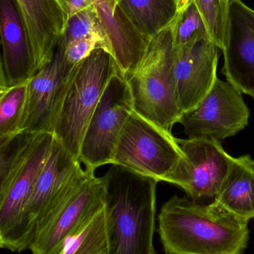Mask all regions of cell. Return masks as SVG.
Returning <instances> with one entry per match:
<instances>
[{
	"mask_svg": "<svg viewBox=\"0 0 254 254\" xmlns=\"http://www.w3.org/2000/svg\"><path fill=\"white\" fill-rule=\"evenodd\" d=\"M158 234L165 254H242L249 229L215 205L173 195L161 207Z\"/></svg>",
	"mask_w": 254,
	"mask_h": 254,
	"instance_id": "1",
	"label": "cell"
},
{
	"mask_svg": "<svg viewBox=\"0 0 254 254\" xmlns=\"http://www.w3.org/2000/svg\"><path fill=\"white\" fill-rule=\"evenodd\" d=\"M106 177L108 254H157L153 237L158 182L115 165Z\"/></svg>",
	"mask_w": 254,
	"mask_h": 254,
	"instance_id": "2",
	"label": "cell"
},
{
	"mask_svg": "<svg viewBox=\"0 0 254 254\" xmlns=\"http://www.w3.org/2000/svg\"><path fill=\"white\" fill-rule=\"evenodd\" d=\"M107 177L83 170L71 179L34 230L29 246L32 254H58L104 207Z\"/></svg>",
	"mask_w": 254,
	"mask_h": 254,
	"instance_id": "3",
	"label": "cell"
},
{
	"mask_svg": "<svg viewBox=\"0 0 254 254\" xmlns=\"http://www.w3.org/2000/svg\"><path fill=\"white\" fill-rule=\"evenodd\" d=\"M173 48L170 25L150 39L141 61L125 78L133 111L170 133L181 117L172 84Z\"/></svg>",
	"mask_w": 254,
	"mask_h": 254,
	"instance_id": "4",
	"label": "cell"
},
{
	"mask_svg": "<svg viewBox=\"0 0 254 254\" xmlns=\"http://www.w3.org/2000/svg\"><path fill=\"white\" fill-rule=\"evenodd\" d=\"M121 73L113 55L98 49L74 65L57 120L54 137L79 160L89 120L113 76Z\"/></svg>",
	"mask_w": 254,
	"mask_h": 254,
	"instance_id": "5",
	"label": "cell"
},
{
	"mask_svg": "<svg viewBox=\"0 0 254 254\" xmlns=\"http://www.w3.org/2000/svg\"><path fill=\"white\" fill-rule=\"evenodd\" d=\"M182 156L177 138L172 133L132 111L121 131L112 165L166 182Z\"/></svg>",
	"mask_w": 254,
	"mask_h": 254,
	"instance_id": "6",
	"label": "cell"
},
{
	"mask_svg": "<svg viewBox=\"0 0 254 254\" xmlns=\"http://www.w3.org/2000/svg\"><path fill=\"white\" fill-rule=\"evenodd\" d=\"M53 134H37L17 174L0 204V248L12 252L29 249L32 230L26 215V208L34 185L43 170L54 141Z\"/></svg>",
	"mask_w": 254,
	"mask_h": 254,
	"instance_id": "7",
	"label": "cell"
},
{
	"mask_svg": "<svg viewBox=\"0 0 254 254\" xmlns=\"http://www.w3.org/2000/svg\"><path fill=\"white\" fill-rule=\"evenodd\" d=\"M133 111L131 94L121 73L112 77L83 134L79 161L95 171L113 164L115 149L127 118Z\"/></svg>",
	"mask_w": 254,
	"mask_h": 254,
	"instance_id": "8",
	"label": "cell"
},
{
	"mask_svg": "<svg viewBox=\"0 0 254 254\" xmlns=\"http://www.w3.org/2000/svg\"><path fill=\"white\" fill-rule=\"evenodd\" d=\"M182 156L167 183L182 188L192 199L213 198L219 194L232 157L221 142L211 137L177 138Z\"/></svg>",
	"mask_w": 254,
	"mask_h": 254,
	"instance_id": "9",
	"label": "cell"
},
{
	"mask_svg": "<svg viewBox=\"0 0 254 254\" xmlns=\"http://www.w3.org/2000/svg\"><path fill=\"white\" fill-rule=\"evenodd\" d=\"M249 118L250 110L241 92L217 77L207 96L193 110L183 113L178 123L188 137H211L221 142L244 129Z\"/></svg>",
	"mask_w": 254,
	"mask_h": 254,
	"instance_id": "10",
	"label": "cell"
},
{
	"mask_svg": "<svg viewBox=\"0 0 254 254\" xmlns=\"http://www.w3.org/2000/svg\"><path fill=\"white\" fill-rule=\"evenodd\" d=\"M74 66L66 61L62 45L58 43L52 61L28 80L21 131L53 134Z\"/></svg>",
	"mask_w": 254,
	"mask_h": 254,
	"instance_id": "11",
	"label": "cell"
},
{
	"mask_svg": "<svg viewBox=\"0 0 254 254\" xmlns=\"http://www.w3.org/2000/svg\"><path fill=\"white\" fill-rule=\"evenodd\" d=\"M219 48L209 37L173 47L171 79L181 116L197 107L217 79Z\"/></svg>",
	"mask_w": 254,
	"mask_h": 254,
	"instance_id": "12",
	"label": "cell"
},
{
	"mask_svg": "<svg viewBox=\"0 0 254 254\" xmlns=\"http://www.w3.org/2000/svg\"><path fill=\"white\" fill-rule=\"evenodd\" d=\"M222 51L227 81L254 98V10L242 0L228 1Z\"/></svg>",
	"mask_w": 254,
	"mask_h": 254,
	"instance_id": "13",
	"label": "cell"
},
{
	"mask_svg": "<svg viewBox=\"0 0 254 254\" xmlns=\"http://www.w3.org/2000/svg\"><path fill=\"white\" fill-rule=\"evenodd\" d=\"M0 41L7 86L28 81L37 71L29 32L17 0H0Z\"/></svg>",
	"mask_w": 254,
	"mask_h": 254,
	"instance_id": "14",
	"label": "cell"
},
{
	"mask_svg": "<svg viewBox=\"0 0 254 254\" xmlns=\"http://www.w3.org/2000/svg\"><path fill=\"white\" fill-rule=\"evenodd\" d=\"M81 170L80 161L68 153L55 137L49 158L37 177L27 205V218L33 235L40 219Z\"/></svg>",
	"mask_w": 254,
	"mask_h": 254,
	"instance_id": "15",
	"label": "cell"
},
{
	"mask_svg": "<svg viewBox=\"0 0 254 254\" xmlns=\"http://www.w3.org/2000/svg\"><path fill=\"white\" fill-rule=\"evenodd\" d=\"M32 44L36 71L52 61L68 21L58 0H17Z\"/></svg>",
	"mask_w": 254,
	"mask_h": 254,
	"instance_id": "16",
	"label": "cell"
},
{
	"mask_svg": "<svg viewBox=\"0 0 254 254\" xmlns=\"http://www.w3.org/2000/svg\"><path fill=\"white\" fill-rule=\"evenodd\" d=\"M213 204L236 219H254V160L250 155L232 157L228 174Z\"/></svg>",
	"mask_w": 254,
	"mask_h": 254,
	"instance_id": "17",
	"label": "cell"
},
{
	"mask_svg": "<svg viewBox=\"0 0 254 254\" xmlns=\"http://www.w3.org/2000/svg\"><path fill=\"white\" fill-rule=\"evenodd\" d=\"M133 25L149 38L173 23L177 16L176 0H117Z\"/></svg>",
	"mask_w": 254,
	"mask_h": 254,
	"instance_id": "18",
	"label": "cell"
},
{
	"mask_svg": "<svg viewBox=\"0 0 254 254\" xmlns=\"http://www.w3.org/2000/svg\"><path fill=\"white\" fill-rule=\"evenodd\" d=\"M37 134H0V204Z\"/></svg>",
	"mask_w": 254,
	"mask_h": 254,
	"instance_id": "19",
	"label": "cell"
},
{
	"mask_svg": "<svg viewBox=\"0 0 254 254\" xmlns=\"http://www.w3.org/2000/svg\"><path fill=\"white\" fill-rule=\"evenodd\" d=\"M58 254H108L104 207L65 243Z\"/></svg>",
	"mask_w": 254,
	"mask_h": 254,
	"instance_id": "20",
	"label": "cell"
},
{
	"mask_svg": "<svg viewBox=\"0 0 254 254\" xmlns=\"http://www.w3.org/2000/svg\"><path fill=\"white\" fill-rule=\"evenodd\" d=\"M28 83L10 86L0 99V134H16L21 131L28 93Z\"/></svg>",
	"mask_w": 254,
	"mask_h": 254,
	"instance_id": "21",
	"label": "cell"
},
{
	"mask_svg": "<svg viewBox=\"0 0 254 254\" xmlns=\"http://www.w3.org/2000/svg\"><path fill=\"white\" fill-rule=\"evenodd\" d=\"M173 47L185 46L209 37L205 24L193 1L178 12L171 24Z\"/></svg>",
	"mask_w": 254,
	"mask_h": 254,
	"instance_id": "22",
	"label": "cell"
},
{
	"mask_svg": "<svg viewBox=\"0 0 254 254\" xmlns=\"http://www.w3.org/2000/svg\"><path fill=\"white\" fill-rule=\"evenodd\" d=\"M201 15L210 40L222 50L226 32L227 0H192Z\"/></svg>",
	"mask_w": 254,
	"mask_h": 254,
	"instance_id": "23",
	"label": "cell"
},
{
	"mask_svg": "<svg viewBox=\"0 0 254 254\" xmlns=\"http://www.w3.org/2000/svg\"><path fill=\"white\" fill-rule=\"evenodd\" d=\"M97 34L107 37L95 7L91 6L68 16L65 30L60 41L64 45H68Z\"/></svg>",
	"mask_w": 254,
	"mask_h": 254,
	"instance_id": "24",
	"label": "cell"
},
{
	"mask_svg": "<svg viewBox=\"0 0 254 254\" xmlns=\"http://www.w3.org/2000/svg\"><path fill=\"white\" fill-rule=\"evenodd\" d=\"M58 43L62 45L65 59L72 65H76L87 58L95 49H105L111 54L108 40L105 36L101 34H97L89 38L73 42L68 45H64L61 41Z\"/></svg>",
	"mask_w": 254,
	"mask_h": 254,
	"instance_id": "25",
	"label": "cell"
},
{
	"mask_svg": "<svg viewBox=\"0 0 254 254\" xmlns=\"http://www.w3.org/2000/svg\"><path fill=\"white\" fill-rule=\"evenodd\" d=\"M91 6H93L91 0H68V16L78 13Z\"/></svg>",
	"mask_w": 254,
	"mask_h": 254,
	"instance_id": "26",
	"label": "cell"
},
{
	"mask_svg": "<svg viewBox=\"0 0 254 254\" xmlns=\"http://www.w3.org/2000/svg\"><path fill=\"white\" fill-rule=\"evenodd\" d=\"M1 41H0V88H7V79L4 73L3 65L2 55H1Z\"/></svg>",
	"mask_w": 254,
	"mask_h": 254,
	"instance_id": "27",
	"label": "cell"
},
{
	"mask_svg": "<svg viewBox=\"0 0 254 254\" xmlns=\"http://www.w3.org/2000/svg\"><path fill=\"white\" fill-rule=\"evenodd\" d=\"M192 1V0H179V1H178V10H179V12L185 8Z\"/></svg>",
	"mask_w": 254,
	"mask_h": 254,
	"instance_id": "28",
	"label": "cell"
},
{
	"mask_svg": "<svg viewBox=\"0 0 254 254\" xmlns=\"http://www.w3.org/2000/svg\"><path fill=\"white\" fill-rule=\"evenodd\" d=\"M60 4L62 6L63 8H64V11L66 13L67 16H68V0H58Z\"/></svg>",
	"mask_w": 254,
	"mask_h": 254,
	"instance_id": "29",
	"label": "cell"
},
{
	"mask_svg": "<svg viewBox=\"0 0 254 254\" xmlns=\"http://www.w3.org/2000/svg\"><path fill=\"white\" fill-rule=\"evenodd\" d=\"M7 88H0V99H1V97L4 95L5 91L7 90Z\"/></svg>",
	"mask_w": 254,
	"mask_h": 254,
	"instance_id": "30",
	"label": "cell"
},
{
	"mask_svg": "<svg viewBox=\"0 0 254 254\" xmlns=\"http://www.w3.org/2000/svg\"><path fill=\"white\" fill-rule=\"evenodd\" d=\"M176 3H177V5H178V1H179V0H176Z\"/></svg>",
	"mask_w": 254,
	"mask_h": 254,
	"instance_id": "31",
	"label": "cell"
},
{
	"mask_svg": "<svg viewBox=\"0 0 254 254\" xmlns=\"http://www.w3.org/2000/svg\"><path fill=\"white\" fill-rule=\"evenodd\" d=\"M227 1H229V0H227Z\"/></svg>",
	"mask_w": 254,
	"mask_h": 254,
	"instance_id": "32",
	"label": "cell"
}]
</instances>
